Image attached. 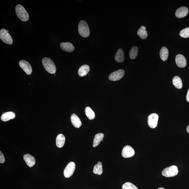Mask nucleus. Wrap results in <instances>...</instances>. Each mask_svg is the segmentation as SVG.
<instances>
[{
	"label": "nucleus",
	"mask_w": 189,
	"mask_h": 189,
	"mask_svg": "<svg viewBox=\"0 0 189 189\" xmlns=\"http://www.w3.org/2000/svg\"><path fill=\"white\" fill-rule=\"evenodd\" d=\"M42 64L47 71L51 74H54L56 72V67L54 63L50 58H44L42 60Z\"/></svg>",
	"instance_id": "nucleus-1"
},
{
	"label": "nucleus",
	"mask_w": 189,
	"mask_h": 189,
	"mask_svg": "<svg viewBox=\"0 0 189 189\" xmlns=\"http://www.w3.org/2000/svg\"><path fill=\"white\" fill-rule=\"evenodd\" d=\"M16 15L23 22H26L29 19V16L24 7L20 4H18L16 7Z\"/></svg>",
	"instance_id": "nucleus-2"
},
{
	"label": "nucleus",
	"mask_w": 189,
	"mask_h": 189,
	"mask_svg": "<svg viewBox=\"0 0 189 189\" xmlns=\"http://www.w3.org/2000/svg\"><path fill=\"white\" fill-rule=\"evenodd\" d=\"M78 31L79 34L84 38L89 36L90 31L88 24L86 21L81 20L79 23Z\"/></svg>",
	"instance_id": "nucleus-3"
},
{
	"label": "nucleus",
	"mask_w": 189,
	"mask_h": 189,
	"mask_svg": "<svg viewBox=\"0 0 189 189\" xmlns=\"http://www.w3.org/2000/svg\"><path fill=\"white\" fill-rule=\"evenodd\" d=\"M178 167L176 165L165 168L162 172L163 176L166 177H172L177 176L178 173Z\"/></svg>",
	"instance_id": "nucleus-4"
},
{
	"label": "nucleus",
	"mask_w": 189,
	"mask_h": 189,
	"mask_svg": "<svg viewBox=\"0 0 189 189\" xmlns=\"http://www.w3.org/2000/svg\"><path fill=\"white\" fill-rule=\"evenodd\" d=\"M0 38L4 43L8 45H11L13 43L12 38L5 29L1 30L0 31Z\"/></svg>",
	"instance_id": "nucleus-5"
},
{
	"label": "nucleus",
	"mask_w": 189,
	"mask_h": 189,
	"mask_svg": "<svg viewBox=\"0 0 189 189\" xmlns=\"http://www.w3.org/2000/svg\"><path fill=\"white\" fill-rule=\"evenodd\" d=\"M75 169V164L73 162L68 163L65 167L64 170V176L66 178H68L72 176Z\"/></svg>",
	"instance_id": "nucleus-6"
},
{
	"label": "nucleus",
	"mask_w": 189,
	"mask_h": 189,
	"mask_svg": "<svg viewBox=\"0 0 189 189\" xmlns=\"http://www.w3.org/2000/svg\"><path fill=\"white\" fill-rule=\"evenodd\" d=\"M159 116L157 114L153 113L148 116V123L149 127L152 129L157 127Z\"/></svg>",
	"instance_id": "nucleus-7"
},
{
	"label": "nucleus",
	"mask_w": 189,
	"mask_h": 189,
	"mask_svg": "<svg viewBox=\"0 0 189 189\" xmlns=\"http://www.w3.org/2000/svg\"><path fill=\"white\" fill-rule=\"evenodd\" d=\"M125 72L123 69H120L118 71L113 72L109 76V79L110 80L113 81H118L121 79L124 76Z\"/></svg>",
	"instance_id": "nucleus-8"
},
{
	"label": "nucleus",
	"mask_w": 189,
	"mask_h": 189,
	"mask_svg": "<svg viewBox=\"0 0 189 189\" xmlns=\"http://www.w3.org/2000/svg\"><path fill=\"white\" fill-rule=\"evenodd\" d=\"M135 151L131 146L129 145L125 146L123 148L122 155L123 157L128 158L131 157L135 155Z\"/></svg>",
	"instance_id": "nucleus-9"
},
{
	"label": "nucleus",
	"mask_w": 189,
	"mask_h": 189,
	"mask_svg": "<svg viewBox=\"0 0 189 189\" xmlns=\"http://www.w3.org/2000/svg\"><path fill=\"white\" fill-rule=\"evenodd\" d=\"M19 65L26 73L27 75H31L32 72V68L31 65L26 61L21 60L19 62Z\"/></svg>",
	"instance_id": "nucleus-10"
},
{
	"label": "nucleus",
	"mask_w": 189,
	"mask_h": 189,
	"mask_svg": "<svg viewBox=\"0 0 189 189\" xmlns=\"http://www.w3.org/2000/svg\"><path fill=\"white\" fill-rule=\"evenodd\" d=\"M188 13V9L186 7H181L177 9L175 15L177 17L180 18L186 17Z\"/></svg>",
	"instance_id": "nucleus-11"
},
{
	"label": "nucleus",
	"mask_w": 189,
	"mask_h": 189,
	"mask_svg": "<svg viewBox=\"0 0 189 189\" xmlns=\"http://www.w3.org/2000/svg\"><path fill=\"white\" fill-rule=\"evenodd\" d=\"M176 64L178 67L180 68L185 67L187 64L186 60L183 55L178 54L176 58Z\"/></svg>",
	"instance_id": "nucleus-12"
},
{
	"label": "nucleus",
	"mask_w": 189,
	"mask_h": 189,
	"mask_svg": "<svg viewBox=\"0 0 189 189\" xmlns=\"http://www.w3.org/2000/svg\"><path fill=\"white\" fill-rule=\"evenodd\" d=\"M23 158L26 164L30 167H32L36 164L35 158L29 154L25 155Z\"/></svg>",
	"instance_id": "nucleus-13"
},
{
	"label": "nucleus",
	"mask_w": 189,
	"mask_h": 189,
	"mask_svg": "<svg viewBox=\"0 0 189 189\" xmlns=\"http://www.w3.org/2000/svg\"><path fill=\"white\" fill-rule=\"evenodd\" d=\"M60 47L66 52H71L74 50V47L73 44L69 43H62L60 44Z\"/></svg>",
	"instance_id": "nucleus-14"
},
{
	"label": "nucleus",
	"mask_w": 189,
	"mask_h": 189,
	"mask_svg": "<svg viewBox=\"0 0 189 189\" xmlns=\"http://www.w3.org/2000/svg\"><path fill=\"white\" fill-rule=\"evenodd\" d=\"M16 117L15 114L13 112H8L4 113L2 115L1 120L4 122H6L11 120L15 118Z\"/></svg>",
	"instance_id": "nucleus-15"
},
{
	"label": "nucleus",
	"mask_w": 189,
	"mask_h": 189,
	"mask_svg": "<svg viewBox=\"0 0 189 189\" xmlns=\"http://www.w3.org/2000/svg\"><path fill=\"white\" fill-rule=\"evenodd\" d=\"M71 121L72 124L75 127L79 128L81 127L82 123L80 118L76 114H72L71 117Z\"/></svg>",
	"instance_id": "nucleus-16"
},
{
	"label": "nucleus",
	"mask_w": 189,
	"mask_h": 189,
	"mask_svg": "<svg viewBox=\"0 0 189 189\" xmlns=\"http://www.w3.org/2000/svg\"><path fill=\"white\" fill-rule=\"evenodd\" d=\"M65 142V137L64 135L60 134L58 135L56 139V144L59 148H61L64 146Z\"/></svg>",
	"instance_id": "nucleus-17"
},
{
	"label": "nucleus",
	"mask_w": 189,
	"mask_h": 189,
	"mask_svg": "<svg viewBox=\"0 0 189 189\" xmlns=\"http://www.w3.org/2000/svg\"><path fill=\"white\" fill-rule=\"evenodd\" d=\"M90 71V67L88 65H83L79 68L78 74L79 76L83 77L87 75Z\"/></svg>",
	"instance_id": "nucleus-18"
},
{
	"label": "nucleus",
	"mask_w": 189,
	"mask_h": 189,
	"mask_svg": "<svg viewBox=\"0 0 189 189\" xmlns=\"http://www.w3.org/2000/svg\"><path fill=\"white\" fill-rule=\"evenodd\" d=\"M115 60L119 63H122L124 60V54L122 49H118L115 55Z\"/></svg>",
	"instance_id": "nucleus-19"
},
{
	"label": "nucleus",
	"mask_w": 189,
	"mask_h": 189,
	"mask_svg": "<svg viewBox=\"0 0 189 189\" xmlns=\"http://www.w3.org/2000/svg\"><path fill=\"white\" fill-rule=\"evenodd\" d=\"M104 135L102 133H99L95 135L93 141V147H95L97 146L101 141H103Z\"/></svg>",
	"instance_id": "nucleus-20"
},
{
	"label": "nucleus",
	"mask_w": 189,
	"mask_h": 189,
	"mask_svg": "<svg viewBox=\"0 0 189 189\" xmlns=\"http://www.w3.org/2000/svg\"><path fill=\"white\" fill-rule=\"evenodd\" d=\"M146 27L142 26L137 32V34L142 39H145L148 36V33L146 30Z\"/></svg>",
	"instance_id": "nucleus-21"
},
{
	"label": "nucleus",
	"mask_w": 189,
	"mask_h": 189,
	"mask_svg": "<svg viewBox=\"0 0 189 189\" xmlns=\"http://www.w3.org/2000/svg\"><path fill=\"white\" fill-rule=\"evenodd\" d=\"M160 56L161 59L163 61H166L169 56V51L167 48L163 47L161 48L160 52Z\"/></svg>",
	"instance_id": "nucleus-22"
},
{
	"label": "nucleus",
	"mask_w": 189,
	"mask_h": 189,
	"mask_svg": "<svg viewBox=\"0 0 189 189\" xmlns=\"http://www.w3.org/2000/svg\"><path fill=\"white\" fill-rule=\"evenodd\" d=\"M173 83L175 87L180 89L183 87V82L181 79L178 76H175L173 79Z\"/></svg>",
	"instance_id": "nucleus-23"
},
{
	"label": "nucleus",
	"mask_w": 189,
	"mask_h": 189,
	"mask_svg": "<svg viewBox=\"0 0 189 189\" xmlns=\"http://www.w3.org/2000/svg\"><path fill=\"white\" fill-rule=\"evenodd\" d=\"M103 167L101 162H99L96 165L93 169V173L95 174L101 175L103 173Z\"/></svg>",
	"instance_id": "nucleus-24"
},
{
	"label": "nucleus",
	"mask_w": 189,
	"mask_h": 189,
	"mask_svg": "<svg viewBox=\"0 0 189 189\" xmlns=\"http://www.w3.org/2000/svg\"><path fill=\"white\" fill-rule=\"evenodd\" d=\"M85 113L89 119L92 120L95 118V114L93 110L89 107H87L85 109Z\"/></svg>",
	"instance_id": "nucleus-25"
},
{
	"label": "nucleus",
	"mask_w": 189,
	"mask_h": 189,
	"mask_svg": "<svg viewBox=\"0 0 189 189\" xmlns=\"http://www.w3.org/2000/svg\"><path fill=\"white\" fill-rule=\"evenodd\" d=\"M138 53V48L136 46H134L131 49L130 53L129 56L130 59L134 60L137 57Z\"/></svg>",
	"instance_id": "nucleus-26"
},
{
	"label": "nucleus",
	"mask_w": 189,
	"mask_h": 189,
	"mask_svg": "<svg viewBox=\"0 0 189 189\" xmlns=\"http://www.w3.org/2000/svg\"><path fill=\"white\" fill-rule=\"evenodd\" d=\"M180 36L183 38H189V27L182 30L180 33Z\"/></svg>",
	"instance_id": "nucleus-27"
},
{
	"label": "nucleus",
	"mask_w": 189,
	"mask_h": 189,
	"mask_svg": "<svg viewBox=\"0 0 189 189\" xmlns=\"http://www.w3.org/2000/svg\"><path fill=\"white\" fill-rule=\"evenodd\" d=\"M123 189H138L136 186L130 182H127L122 186Z\"/></svg>",
	"instance_id": "nucleus-28"
},
{
	"label": "nucleus",
	"mask_w": 189,
	"mask_h": 189,
	"mask_svg": "<svg viewBox=\"0 0 189 189\" xmlns=\"http://www.w3.org/2000/svg\"><path fill=\"white\" fill-rule=\"evenodd\" d=\"M5 161V158L3 155V153L2 152H0V163H4Z\"/></svg>",
	"instance_id": "nucleus-29"
},
{
	"label": "nucleus",
	"mask_w": 189,
	"mask_h": 189,
	"mask_svg": "<svg viewBox=\"0 0 189 189\" xmlns=\"http://www.w3.org/2000/svg\"><path fill=\"white\" fill-rule=\"evenodd\" d=\"M186 100L188 102H189V89L188 90L187 94L186 95Z\"/></svg>",
	"instance_id": "nucleus-30"
},
{
	"label": "nucleus",
	"mask_w": 189,
	"mask_h": 189,
	"mask_svg": "<svg viewBox=\"0 0 189 189\" xmlns=\"http://www.w3.org/2000/svg\"><path fill=\"white\" fill-rule=\"evenodd\" d=\"M187 131L189 134V125L188 126L186 129Z\"/></svg>",
	"instance_id": "nucleus-31"
},
{
	"label": "nucleus",
	"mask_w": 189,
	"mask_h": 189,
	"mask_svg": "<svg viewBox=\"0 0 189 189\" xmlns=\"http://www.w3.org/2000/svg\"><path fill=\"white\" fill-rule=\"evenodd\" d=\"M158 189H165L164 188L161 187V188H159Z\"/></svg>",
	"instance_id": "nucleus-32"
},
{
	"label": "nucleus",
	"mask_w": 189,
	"mask_h": 189,
	"mask_svg": "<svg viewBox=\"0 0 189 189\" xmlns=\"http://www.w3.org/2000/svg\"><path fill=\"white\" fill-rule=\"evenodd\" d=\"M7 31H8V32H9L8 30H7Z\"/></svg>",
	"instance_id": "nucleus-33"
}]
</instances>
